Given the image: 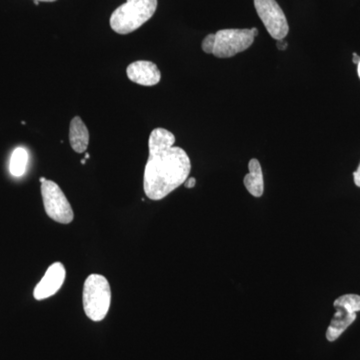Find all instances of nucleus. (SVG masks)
Here are the masks:
<instances>
[{"mask_svg":"<svg viewBox=\"0 0 360 360\" xmlns=\"http://www.w3.org/2000/svg\"><path fill=\"white\" fill-rule=\"evenodd\" d=\"M85 162H86V160L84 158V160H82V165H85Z\"/></svg>","mask_w":360,"mask_h":360,"instance_id":"obj_23","label":"nucleus"},{"mask_svg":"<svg viewBox=\"0 0 360 360\" xmlns=\"http://www.w3.org/2000/svg\"><path fill=\"white\" fill-rule=\"evenodd\" d=\"M34 1V0H33ZM37 1L39 2H54L56 1V0H37Z\"/></svg>","mask_w":360,"mask_h":360,"instance_id":"obj_19","label":"nucleus"},{"mask_svg":"<svg viewBox=\"0 0 360 360\" xmlns=\"http://www.w3.org/2000/svg\"><path fill=\"white\" fill-rule=\"evenodd\" d=\"M184 186L186 187V188H193L194 186H195V184H196V179H194V177H188V179H187L186 180V181H184Z\"/></svg>","mask_w":360,"mask_h":360,"instance_id":"obj_15","label":"nucleus"},{"mask_svg":"<svg viewBox=\"0 0 360 360\" xmlns=\"http://www.w3.org/2000/svg\"><path fill=\"white\" fill-rule=\"evenodd\" d=\"M66 270L61 262H54L47 269L41 281L35 286L33 296L37 300L51 297L60 290L65 283Z\"/></svg>","mask_w":360,"mask_h":360,"instance_id":"obj_7","label":"nucleus"},{"mask_svg":"<svg viewBox=\"0 0 360 360\" xmlns=\"http://www.w3.org/2000/svg\"><path fill=\"white\" fill-rule=\"evenodd\" d=\"M191 170L189 156L177 146L149 153L144 168V193L149 200H163L184 184Z\"/></svg>","mask_w":360,"mask_h":360,"instance_id":"obj_1","label":"nucleus"},{"mask_svg":"<svg viewBox=\"0 0 360 360\" xmlns=\"http://www.w3.org/2000/svg\"><path fill=\"white\" fill-rule=\"evenodd\" d=\"M354 180L355 186L360 187V163L356 172H354Z\"/></svg>","mask_w":360,"mask_h":360,"instance_id":"obj_16","label":"nucleus"},{"mask_svg":"<svg viewBox=\"0 0 360 360\" xmlns=\"http://www.w3.org/2000/svg\"><path fill=\"white\" fill-rule=\"evenodd\" d=\"M130 82L142 86H155L160 84L161 73L155 63L148 60H139L130 63L127 68Z\"/></svg>","mask_w":360,"mask_h":360,"instance_id":"obj_8","label":"nucleus"},{"mask_svg":"<svg viewBox=\"0 0 360 360\" xmlns=\"http://www.w3.org/2000/svg\"><path fill=\"white\" fill-rule=\"evenodd\" d=\"M82 303L90 321L99 322L105 319L111 303V288L105 276L94 274L85 279Z\"/></svg>","mask_w":360,"mask_h":360,"instance_id":"obj_4","label":"nucleus"},{"mask_svg":"<svg viewBox=\"0 0 360 360\" xmlns=\"http://www.w3.org/2000/svg\"><path fill=\"white\" fill-rule=\"evenodd\" d=\"M28 162V153L25 148L14 149L9 162V172L14 177H20L25 174Z\"/></svg>","mask_w":360,"mask_h":360,"instance_id":"obj_13","label":"nucleus"},{"mask_svg":"<svg viewBox=\"0 0 360 360\" xmlns=\"http://www.w3.org/2000/svg\"><path fill=\"white\" fill-rule=\"evenodd\" d=\"M158 0H127L110 16V27L118 34H129L155 15Z\"/></svg>","mask_w":360,"mask_h":360,"instance_id":"obj_3","label":"nucleus"},{"mask_svg":"<svg viewBox=\"0 0 360 360\" xmlns=\"http://www.w3.org/2000/svg\"><path fill=\"white\" fill-rule=\"evenodd\" d=\"M248 169L250 172L243 179L246 191L255 198H260L264 191V180L259 161L252 158L248 163Z\"/></svg>","mask_w":360,"mask_h":360,"instance_id":"obj_11","label":"nucleus"},{"mask_svg":"<svg viewBox=\"0 0 360 360\" xmlns=\"http://www.w3.org/2000/svg\"><path fill=\"white\" fill-rule=\"evenodd\" d=\"M354 63L355 65H359L360 63V58L356 53H354Z\"/></svg>","mask_w":360,"mask_h":360,"instance_id":"obj_18","label":"nucleus"},{"mask_svg":"<svg viewBox=\"0 0 360 360\" xmlns=\"http://www.w3.org/2000/svg\"><path fill=\"white\" fill-rule=\"evenodd\" d=\"M45 180H46V179H45V177H40V179H39L40 184H42V182H44Z\"/></svg>","mask_w":360,"mask_h":360,"instance_id":"obj_20","label":"nucleus"},{"mask_svg":"<svg viewBox=\"0 0 360 360\" xmlns=\"http://www.w3.org/2000/svg\"><path fill=\"white\" fill-rule=\"evenodd\" d=\"M333 305L335 307H342L349 311L356 312L360 311V295H341L335 300Z\"/></svg>","mask_w":360,"mask_h":360,"instance_id":"obj_14","label":"nucleus"},{"mask_svg":"<svg viewBox=\"0 0 360 360\" xmlns=\"http://www.w3.org/2000/svg\"><path fill=\"white\" fill-rule=\"evenodd\" d=\"M41 195L47 217L58 224H68L73 221L72 207L56 182L47 179L42 182Z\"/></svg>","mask_w":360,"mask_h":360,"instance_id":"obj_5","label":"nucleus"},{"mask_svg":"<svg viewBox=\"0 0 360 360\" xmlns=\"http://www.w3.org/2000/svg\"><path fill=\"white\" fill-rule=\"evenodd\" d=\"M258 34L257 28L251 30H221L208 34L203 39L201 49L205 53L219 58H229L250 49Z\"/></svg>","mask_w":360,"mask_h":360,"instance_id":"obj_2","label":"nucleus"},{"mask_svg":"<svg viewBox=\"0 0 360 360\" xmlns=\"http://www.w3.org/2000/svg\"><path fill=\"white\" fill-rule=\"evenodd\" d=\"M70 142L71 148L77 153H84L89 144V131L79 116L71 120L70 127Z\"/></svg>","mask_w":360,"mask_h":360,"instance_id":"obj_10","label":"nucleus"},{"mask_svg":"<svg viewBox=\"0 0 360 360\" xmlns=\"http://www.w3.org/2000/svg\"><path fill=\"white\" fill-rule=\"evenodd\" d=\"M357 71H359V77L360 78V63L357 65Z\"/></svg>","mask_w":360,"mask_h":360,"instance_id":"obj_21","label":"nucleus"},{"mask_svg":"<svg viewBox=\"0 0 360 360\" xmlns=\"http://www.w3.org/2000/svg\"><path fill=\"white\" fill-rule=\"evenodd\" d=\"M89 158L90 155H89V153H86V155H85V160H89Z\"/></svg>","mask_w":360,"mask_h":360,"instance_id":"obj_22","label":"nucleus"},{"mask_svg":"<svg viewBox=\"0 0 360 360\" xmlns=\"http://www.w3.org/2000/svg\"><path fill=\"white\" fill-rule=\"evenodd\" d=\"M336 311L331 319L328 330H326V338L328 341H335L340 336L345 333V330L356 319V314L349 311L342 307H335Z\"/></svg>","mask_w":360,"mask_h":360,"instance_id":"obj_9","label":"nucleus"},{"mask_svg":"<svg viewBox=\"0 0 360 360\" xmlns=\"http://www.w3.org/2000/svg\"><path fill=\"white\" fill-rule=\"evenodd\" d=\"M175 136L172 132L165 129H153L149 135L148 149L149 153L162 150L174 146Z\"/></svg>","mask_w":360,"mask_h":360,"instance_id":"obj_12","label":"nucleus"},{"mask_svg":"<svg viewBox=\"0 0 360 360\" xmlns=\"http://www.w3.org/2000/svg\"><path fill=\"white\" fill-rule=\"evenodd\" d=\"M255 6L270 37L276 40L285 39L290 26L285 14L276 0H255Z\"/></svg>","mask_w":360,"mask_h":360,"instance_id":"obj_6","label":"nucleus"},{"mask_svg":"<svg viewBox=\"0 0 360 360\" xmlns=\"http://www.w3.org/2000/svg\"><path fill=\"white\" fill-rule=\"evenodd\" d=\"M288 42L284 39L277 40L276 46L279 51H285L286 47H288Z\"/></svg>","mask_w":360,"mask_h":360,"instance_id":"obj_17","label":"nucleus"}]
</instances>
